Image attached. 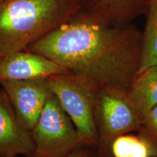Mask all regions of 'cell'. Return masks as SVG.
<instances>
[{"label": "cell", "instance_id": "6da1fadb", "mask_svg": "<svg viewBox=\"0 0 157 157\" xmlns=\"http://www.w3.org/2000/svg\"><path fill=\"white\" fill-rule=\"evenodd\" d=\"M142 31L113 26L80 10L26 48L48 57L96 87L128 92L139 71Z\"/></svg>", "mask_w": 157, "mask_h": 157}, {"label": "cell", "instance_id": "7a4b0ae2", "mask_svg": "<svg viewBox=\"0 0 157 157\" xmlns=\"http://www.w3.org/2000/svg\"><path fill=\"white\" fill-rule=\"evenodd\" d=\"M80 10L78 0L0 2V56L25 50Z\"/></svg>", "mask_w": 157, "mask_h": 157}, {"label": "cell", "instance_id": "3957f363", "mask_svg": "<svg viewBox=\"0 0 157 157\" xmlns=\"http://www.w3.org/2000/svg\"><path fill=\"white\" fill-rule=\"evenodd\" d=\"M94 117L98 134L97 148L105 157H113L111 145L117 137L138 132L143 120L128 92L111 87L98 89Z\"/></svg>", "mask_w": 157, "mask_h": 157}, {"label": "cell", "instance_id": "277c9868", "mask_svg": "<svg viewBox=\"0 0 157 157\" xmlns=\"http://www.w3.org/2000/svg\"><path fill=\"white\" fill-rule=\"evenodd\" d=\"M48 81L52 93L75 125L82 146H98L94 110L98 87L71 73L52 75Z\"/></svg>", "mask_w": 157, "mask_h": 157}, {"label": "cell", "instance_id": "5b68a950", "mask_svg": "<svg viewBox=\"0 0 157 157\" xmlns=\"http://www.w3.org/2000/svg\"><path fill=\"white\" fill-rule=\"evenodd\" d=\"M31 132L35 150L28 157H68L82 146L75 125L52 93Z\"/></svg>", "mask_w": 157, "mask_h": 157}, {"label": "cell", "instance_id": "8992f818", "mask_svg": "<svg viewBox=\"0 0 157 157\" xmlns=\"http://www.w3.org/2000/svg\"><path fill=\"white\" fill-rule=\"evenodd\" d=\"M21 122L31 131L51 93L48 78L0 82Z\"/></svg>", "mask_w": 157, "mask_h": 157}, {"label": "cell", "instance_id": "52a82bcc", "mask_svg": "<svg viewBox=\"0 0 157 157\" xmlns=\"http://www.w3.org/2000/svg\"><path fill=\"white\" fill-rule=\"evenodd\" d=\"M34 150L31 132L19 119L5 90H0V157H28Z\"/></svg>", "mask_w": 157, "mask_h": 157}, {"label": "cell", "instance_id": "ba28073f", "mask_svg": "<svg viewBox=\"0 0 157 157\" xmlns=\"http://www.w3.org/2000/svg\"><path fill=\"white\" fill-rule=\"evenodd\" d=\"M66 73L68 72L48 57L27 50L18 51L0 60V82L47 78Z\"/></svg>", "mask_w": 157, "mask_h": 157}, {"label": "cell", "instance_id": "9c48e42d", "mask_svg": "<svg viewBox=\"0 0 157 157\" xmlns=\"http://www.w3.org/2000/svg\"><path fill=\"white\" fill-rule=\"evenodd\" d=\"M81 10L113 26H125L148 11L150 0H78Z\"/></svg>", "mask_w": 157, "mask_h": 157}, {"label": "cell", "instance_id": "30bf717a", "mask_svg": "<svg viewBox=\"0 0 157 157\" xmlns=\"http://www.w3.org/2000/svg\"><path fill=\"white\" fill-rule=\"evenodd\" d=\"M128 95L143 118L157 104V66L137 72L128 90Z\"/></svg>", "mask_w": 157, "mask_h": 157}, {"label": "cell", "instance_id": "8fae6325", "mask_svg": "<svg viewBox=\"0 0 157 157\" xmlns=\"http://www.w3.org/2000/svg\"><path fill=\"white\" fill-rule=\"evenodd\" d=\"M146 15V25L142 31V48L139 71L157 66V2L149 4Z\"/></svg>", "mask_w": 157, "mask_h": 157}, {"label": "cell", "instance_id": "7c38bea8", "mask_svg": "<svg viewBox=\"0 0 157 157\" xmlns=\"http://www.w3.org/2000/svg\"><path fill=\"white\" fill-rule=\"evenodd\" d=\"M111 154L113 157H154L151 146L142 137L129 133L113 140Z\"/></svg>", "mask_w": 157, "mask_h": 157}, {"label": "cell", "instance_id": "4fadbf2b", "mask_svg": "<svg viewBox=\"0 0 157 157\" xmlns=\"http://www.w3.org/2000/svg\"><path fill=\"white\" fill-rule=\"evenodd\" d=\"M137 132L151 146L154 157H157V104L143 117Z\"/></svg>", "mask_w": 157, "mask_h": 157}, {"label": "cell", "instance_id": "5bb4252c", "mask_svg": "<svg viewBox=\"0 0 157 157\" xmlns=\"http://www.w3.org/2000/svg\"><path fill=\"white\" fill-rule=\"evenodd\" d=\"M68 157H105L98 151L97 146H81Z\"/></svg>", "mask_w": 157, "mask_h": 157}, {"label": "cell", "instance_id": "9a60e30c", "mask_svg": "<svg viewBox=\"0 0 157 157\" xmlns=\"http://www.w3.org/2000/svg\"><path fill=\"white\" fill-rule=\"evenodd\" d=\"M157 2V0H150V3L151 2Z\"/></svg>", "mask_w": 157, "mask_h": 157}, {"label": "cell", "instance_id": "2e32d148", "mask_svg": "<svg viewBox=\"0 0 157 157\" xmlns=\"http://www.w3.org/2000/svg\"><path fill=\"white\" fill-rule=\"evenodd\" d=\"M2 58H3V57H2V56H0V60H2Z\"/></svg>", "mask_w": 157, "mask_h": 157}, {"label": "cell", "instance_id": "e0dca14e", "mask_svg": "<svg viewBox=\"0 0 157 157\" xmlns=\"http://www.w3.org/2000/svg\"><path fill=\"white\" fill-rule=\"evenodd\" d=\"M2 1H4V0H0V2H2Z\"/></svg>", "mask_w": 157, "mask_h": 157}]
</instances>
